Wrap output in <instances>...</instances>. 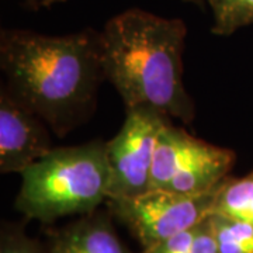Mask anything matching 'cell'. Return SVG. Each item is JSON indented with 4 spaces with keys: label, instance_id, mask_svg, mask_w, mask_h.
Here are the masks:
<instances>
[{
    "label": "cell",
    "instance_id": "cell-1",
    "mask_svg": "<svg viewBox=\"0 0 253 253\" xmlns=\"http://www.w3.org/2000/svg\"><path fill=\"white\" fill-rule=\"evenodd\" d=\"M0 68L10 94L61 138L93 114L100 83L106 81L100 31L93 28L68 36L4 28Z\"/></svg>",
    "mask_w": 253,
    "mask_h": 253
},
{
    "label": "cell",
    "instance_id": "cell-2",
    "mask_svg": "<svg viewBox=\"0 0 253 253\" xmlns=\"http://www.w3.org/2000/svg\"><path fill=\"white\" fill-rule=\"evenodd\" d=\"M187 26L141 9L116 14L100 31V55L106 81L126 109L152 106L190 124L194 103L183 83V51Z\"/></svg>",
    "mask_w": 253,
    "mask_h": 253
},
{
    "label": "cell",
    "instance_id": "cell-3",
    "mask_svg": "<svg viewBox=\"0 0 253 253\" xmlns=\"http://www.w3.org/2000/svg\"><path fill=\"white\" fill-rule=\"evenodd\" d=\"M14 207L27 219L51 224L68 215H86L109 199L106 141L54 148L21 173Z\"/></svg>",
    "mask_w": 253,
    "mask_h": 253
},
{
    "label": "cell",
    "instance_id": "cell-4",
    "mask_svg": "<svg viewBox=\"0 0 253 253\" xmlns=\"http://www.w3.org/2000/svg\"><path fill=\"white\" fill-rule=\"evenodd\" d=\"M235 152L190 135L170 123L163 128L155 151L151 190L203 194L229 176Z\"/></svg>",
    "mask_w": 253,
    "mask_h": 253
},
{
    "label": "cell",
    "instance_id": "cell-5",
    "mask_svg": "<svg viewBox=\"0 0 253 253\" xmlns=\"http://www.w3.org/2000/svg\"><path fill=\"white\" fill-rule=\"evenodd\" d=\"M172 118L152 106L126 109L118 134L106 141L110 168L109 199H134L151 190L155 151Z\"/></svg>",
    "mask_w": 253,
    "mask_h": 253
},
{
    "label": "cell",
    "instance_id": "cell-6",
    "mask_svg": "<svg viewBox=\"0 0 253 253\" xmlns=\"http://www.w3.org/2000/svg\"><path fill=\"white\" fill-rule=\"evenodd\" d=\"M219 184L203 194L154 189L134 199L106 203L113 218L126 225L145 249L204 221L212 212Z\"/></svg>",
    "mask_w": 253,
    "mask_h": 253
},
{
    "label": "cell",
    "instance_id": "cell-7",
    "mask_svg": "<svg viewBox=\"0 0 253 253\" xmlns=\"http://www.w3.org/2000/svg\"><path fill=\"white\" fill-rule=\"evenodd\" d=\"M49 126L34 111L0 91V172L21 173L54 149Z\"/></svg>",
    "mask_w": 253,
    "mask_h": 253
},
{
    "label": "cell",
    "instance_id": "cell-8",
    "mask_svg": "<svg viewBox=\"0 0 253 253\" xmlns=\"http://www.w3.org/2000/svg\"><path fill=\"white\" fill-rule=\"evenodd\" d=\"M110 211H93L46 231L44 253H134L116 232Z\"/></svg>",
    "mask_w": 253,
    "mask_h": 253
},
{
    "label": "cell",
    "instance_id": "cell-9",
    "mask_svg": "<svg viewBox=\"0 0 253 253\" xmlns=\"http://www.w3.org/2000/svg\"><path fill=\"white\" fill-rule=\"evenodd\" d=\"M211 214L253 224V172L225 177L219 184Z\"/></svg>",
    "mask_w": 253,
    "mask_h": 253
},
{
    "label": "cell",
    "instance_id": "cell-10",
    "mask_svg": "<svg viewBox=\"0 0 253 253\" xmlns=\"http://www.w3.org/2000/svg\"><path fill=\"white\" fill-rule=\"evenodd\" d=\"M142 253H219L208 217L196 226L145 248Z\"/></svg>",
    "mask_w": 253,
    "mask_h": 253
},
{
    "label": "cell",
    "instance_id": "cell-11",
    "mask_svg": "<svg viewBox=\"0 0 253 253\" xmlns=\"http://www.w3.org/2000/svg\"><path fill=\"white\" fill-rule=\"evenodd\" d=\"M219 253H253V224L210 214Z\"/></svg>",
    "mask_w": 253,
    "mask_h": 253
},
{
    "label": "cell",
    "instance_id": "cell-12",
    "mask_svg": "<svg viewBox=\"0 0 253 253\" xmlns=\"http://www.w3.org/2000/svg\"><path fill=\"white\" fill-rule=\"evenodd\" d=\"M214 14L211 33L226 37L253 24V0H207Z\"/></svg>",
    "mask_w": 253,
    "mask_h": 253
},
{
    "label": "cell",
    "instance_id": "cell-13",
    "mask_svg": "<svg viewBox=\"0 0 253 253\" xmlns=\"http://www.w3.org/2000/svg\"><path fill=\"white\" fill-rule=\"evenodd\" d=\"M0 253H44V244L28 236L23 225L3 222L0 231Z\"/></svg>",
    "mask_w": 253,
    "mask_h": 253
},
{
    "label": "cell",
    "instance_id": "cell-14",
    "mask_svg": "<svg viewBox=\"0 0 253 253\" xmlns=\"http://www.w3.org/2000/svg\"><path fill=\"white\" fill-rule=\"evenodd\" d=\"M66 0H24L26 6L31 10H38L41 7H51L55 3H63Z\"/></svg>",
    "mask_w": 253,
    "mask_h": 253
},
{
    "label": "cell",
    "instance_id": "cell-15",
    "mask_svg": "<svg viewBox=\"0 0 253 253\" xmlns=\"http://www.w3.org/2000/svg\"><path fill=\"white\" fill-rule=\"evenodd\" d=\"M183 1H186V3H191V4L197 6V7H200V9H204V0H183Z\"/></svg>",
    "mask_w": 253,
    "mask_h": 253
}]
</instances>
